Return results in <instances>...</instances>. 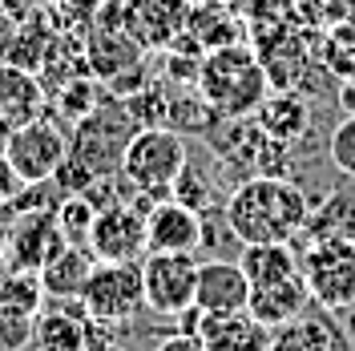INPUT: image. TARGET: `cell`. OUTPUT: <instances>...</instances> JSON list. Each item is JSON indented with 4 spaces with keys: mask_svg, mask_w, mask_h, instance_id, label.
Returning <instances> with one entry per match:
<instances>
[{
    "mask_svg": "<svg viewBox=\"0 0 355 351\" xmlns=\"http://www.w3.org/2000/svg\"><path fill=\"white\" fill-rule=\"evenodd\" d=\"M93 351H121V348H110V343H97Z\"/></svg>",
    "mask_w": 355,
    "mask_h": 351,
    "instance_id": "38",
    "label": "cell"
},
{
    "mask_svg": "<svg viewBox=\"0 0 355 351\" xmlns=\"http://www.w3.org/2000/svg\"><path fill=\"white\" fill-rule=\"evenodd\" d=\"M0 154H4L8 170L17 174L21 186H44V182H53V174L61 170V162L69 157V133L53 117L41 113L37 121H28L17 133H8Z\"/></svg>",
    "mask_w": 355,
    "mask_h": 351,
    "instance_id": "7",
    "label": "cell"
},
{
    "mask_svg": "<svg viewBox=\"0 0 355 351\" xmlns=\"http://www.w3.org/2000/svg\"><path fill=\"white\" fill-rule=\"evenodd\" d=\"M194 4H234V0H194Z\"/></svg>",
    "mask_w": 355,
    "mask_h": 351,
    "instance_id": "37",
    "label": "cell"
},
{
    "mask_svg": "<svg viewBox=\"0 0 355 351\" xmlns=\"http://www.w3.org/2000/svg\"><path fill=\"white\" fill-rule=\"evenodd\" d=\"M194 0H125V28L146 53H166L186 33Z\"/></svg>",
    "mask_w": 355,
    "mask_h": 351,
    "instance_id": "10",
    "label": "cell"
},
{
    "mask_svg": "<svg viewBox=\"0 0 355 351\" xmlns=\"http://www.w3.org/2000/svg\"><path fill=\"white\" fill-rule=\"evenodd\" d=\"M49 105V93L41 85V73L21 65H0V142L21 126L37 121Z\"/></svg>",
    "mask_w": 355,
    "mask_h": 351,
    "instance_id": "13",
    "label": "cell"
},
{
    "mask_svg": "<svg viewBox=\"0 0 355 351\" xmlns=\"http://www.w3.org/2000/svg\"><path fill=\"white\" fill-rule=\"evenodd\" d=\"M0 299L4 303H12V307H24L37 315L44 299V286H41V275L37 271H21V275H8L4 283H0Z\"/></svg>",
    "mask_w": 355,
    "mask_h": 351,
    "instance_id": "32",
    "label": "cell"
},
{
    "mask_svg": "<svg viewBox=\"0 0 355 351\" xmlns=\"http://www.w3.org/2000/svg\"><path fill=\"white\" fill-rule=\"evenodd\" d=\"M250 49L259 53V65H263L270 89H299L311 73V49L303 28H279V33H263V37H250Z\"/></svg>",
    "mask_w": 355,
    "mask_h": 351,
    "instance_id": "11",
    "label": "cell"
},
{
    "mask_svg": "<svg viewBox=\"0 0 355 351\" xmlns=\"http://www.w3.org/2000/svg\"><path fill=\"white\" fill-rule=\"evenodd\" d=\"M190 162V146L186 137L170 126H141L125 146V162H121V178L133 190L146 194H170L174 178L186 170Z\"/></svg>",
    "mask_w": 355,
    "mask_h": 351,
    "instance_id": "4",
    "label": "cell"
},
{
    "mask_svg": "<svg viewBox=\"0 0 355 351\" xmlns=\"http://www.w3.org/2000/svg\"><path fill=\"white\" fill-rule=\"evenodd\" d=\"M254 126L266 137H275L283 146H295L311 130V105L295 89H275V93H266V101L254 110Z\"/></svg>",
    "mask_w": 355,
    "mask_h": 351,
    "instance_id": "18",
    "label": "cell"
},
{
    "mask_svg": "<svg viewBox=\"0 0 355 351\" xmlns=\"http://www.w3.org/2000/svg\"><path fill=\"white\" fill-rule=\"evenodd\" d=\"M61 246H69V239L57 226V210H33L21 219L12 234V263L21 271H41Z\"/></svg>",
    "mask_w": 355,
    "mask_h": 351,
    "instance_id": "17",
    "label": "cell"
},
{
    "mask_svg": "<svg viewBox=\"0 0 355 351\" xmlns=\"http://www.w3.org/2000/svg\"><path fill=\"white\" fill-rule=\"evenodd\" d=\"M146 57H150V53L130 37V28H89L85 61H89V73H93L101 85H110L117 77L141 69Z\"/></svg>",
    "mask_w": 355,
    "mask_h": 351,
    "instance_id": "15",
    "label": "cell"
},
{
    "mask_svg": "<svg viewBox=\"0 0 355 351\" xmlns=\"http://www.w3.org/2000/svg\"><path fill=\"white\" fill-rule=\"evenodd\" d=\"M101 81L93 77V73H81V77H73V81H65V85H57V93H53V105H57V113L65 117V121H81L89 110H97L101 105Z\"/></svg>",
    "mask_w": 355,
    "mask_h": 351,
    "instance_id": "28",
    "label": "cell"
},
{
    "mask_svg": "<svg viewBox=\"0 0 355 351\" xmlns=\"http://www.w3.org/2000/svg\"><path fill=\"white\" fill-rule=\"evenodd\" d=\"M202 246V214L182 206L178 198H162L146 214V255L150 250H178L194 255Z\"/></svg>",
    "mask_w": 355,
    "mask_h": 351,
    "instance_id": "12",
    "label": "cell"
},
{
    "mask_svg": "<svg viewBox=\"0 0 355 351\" xmlns=\"http://www.w3.org/2000/svg\"><path fill=\"white\" fill-rule=\"evenodd\" d=\"M303 21L299 0H246V33L263 37V33H279V28H295Z\"/></svg>",
    "mask_w": 355,
    "mask_h": 351,
    "instance_id": "27",
    "label": "cell"
},
{
    "mask_svg": "<svg viewBox=\"0 0 355 351\" xmlns=\"http://www.w3.org/2000/svg\"><path fill=\"white\" fill-rule=\"evenodd\" d=\"M170 198H178L182 206H190V210L202 214V210L210 206V186H206V178L186 162V170H182V174L174 178V186H170Z\"/></svg>",
    "mask_w": 355,
    "mask_h": 351,
    "instance_id": "34",
    "label": "cell"
},
{
    "mask_svg": "<svg viewBox=\"0 0 355 351\" xmlns=\"http://www.w3.org/2000/svg\"><path fill=\"white\" fill-rule=\"evenodd\" d=\"M154 351H202V339L194 335V331H178V335H170V339H162Z\"/></svg>",
    "mask_w": 355,
    "mask_h": 351,
    "instance_id": "35",
    "label": "cell"
},
{
    "mask_svg": "<svg viewBox=\"0 0 355 351\" xmlns=\"http://www.w3.org/2000/svg\"><path fill=\"white\" fill-rule=\"evenodd\" d=\"M141 130L133 121V113L125 110V101H101L97 110H89L73 133H69V157H77L85 170L110 182L121 174V162H125V146L130 137Z\"/></svg>",
    "mask_w": 355,
    "mask_h": 351,
    "instance_id": "3",
    "label": "cell"
},
{
    "mask_svg": "<svg viewBox=\"0 0 355 351\" xmlns=\"http://www.w3.org/2000/svg\"><path fill=\"white\" fill-rule=\"evenodd\" d=\"M33 348H37V351H85L89 348L85 319H77V315H69V311H49V315H37Z\"/></svg>",
    "mask_w": 355,
    "mask_h": 351,
    "instance_id": "24",
    "label": "cell"
},
{
    "mask_svg": "<svg viewBox=\"0 0 355 351\" xmlns=\"http://www.w3.org/2000/svg\"><path fill=\"white\" fill-rule=\"evenodd\" d=\"M311 202L303 186L283 174H254L230 194L226 226L243 242H291L307 230Z\"/></svg>",
    "mask_w": 355,
    "mask_h": 351,
    "instance_id": "1",
    "label": "cell"
},
{
    "mask_svg": "<svg viewBox=\"0 0 355 351\" xmlns=\"http://www.w3.org/2000/svg\"><path fill=\"white\" fill-rule=\"evenodd\" d=\"M93 266H97V259H93L89 246H81V242L61 246V250L37 271V275H41V286H44V299H81Z\"/></svg>",
    "mask_w": 355,
    "mask_h": 351,
    "instance_id": "19",
    "label": "cell"
},
{
    "mask_svg": "<svg viewBox=\"0 0 355 351\" xmlns=\"http://www.w3.org/2000/svg\"><path fill=\"white\" fill-rule=\"evenodd\" d=\"M335 101H339V110H343V113H355V81H339Z\"/></svg>",
    "mask_w": 355,
    "mask_h": 351,
    "instance_id": "36",
    "label": "cell"
},
{
    "mask_svg": "<svg viewBox=\"0 0 355 351\" xmlns=\"http://www.w3.org/2000/svg\"><path fill=\"white\" fill-rule=\"evenodd\" d=\"M335 335L323 319L295 315L287 323L270 327V351H335Z\"/></svg>",
    "mask_w": 355,
    "mask_h": 351,
    "instance_id": "23",
    "label": "cell"
},
{
    "mask_svg": "<svg viewBox=\"0 0 355 351\" xmlns=\"http://www.w3.org/2000/svg\"><path fill=\"white\" fill-rule=\"evenodd\" d=\"M307 303H311L307 279L295 275V279H283V283H270V286H250L246 315H254L266 327H279V323H287L295 315H303Z\"/></svg>",
    "mask_w": 355,
    "mask_h": 351,
    "instance_id": "20",
    "label": "cell"
},
{
    "mask_svg": "<svg viewBox=\"0 0 355 351\" xmlns=\"http://www.w3.org/2000/svg\"><path fill=\"white\" fill-rule=\"evenodd\" d=\"M121 101H125V110L133 113V121H137V126H166V121H170V110H174L170 89L157 85V81L141 85L137 93L121 97Z\"/></svg>",
    "mask_w": 355,
    "mask_h": 351,
    "instance_id": "29",
    "label": "cell"
},
{
    "mask_svg": "<svg viewBox=\"0 0 355 351\" xmlns=\"http://www.w3.org/2000/svg\"><path fill=\"white\" fill-rule=\"evenodd\" d=\"M206 49H222V44H239L246 33V21L230 12V4H194L190 8V24H186Z\"/></svg>",
    "mask_w": 355,
    "mask_h": 351,
    "instance_id": "22",
    "label": "cell"
},
{
    "mask_svg": "<svg viewBox=\"0 0 355 351\" xmlns=\"http://www.w3.org/2000/svg\"><path fill=\"white\" fill-rule=\"evenodd\" d=\"M250 303V283L239 263L210 259L198 263V286H194V307L202 315H239Z\"/></svg>",
    "mask_w": 355,
    "mask_h": 351,
    "instance_id": "14",
    "label": "cell"
},
{
    "mask_svg": "<svg viewBox=\"0 0 355 351\" xmlns=\"http://www.w3.org/2000/svg\"><path fill=\"white\" fill-rule=\"evenodd\" d=\"M327 154H331L335 170L347 178V182H355V113H347V117H343V121L331 130Z\"/></svg>",
    "mask_w": 355,
    "mask_h": 351,
    "instance_id": "33",
    "label": "cell"
},
{
    "mask_svg": "<svg viewBox=\"0 0 355 351\" xmlns=\"http://www.w3.org/2000/svg\"><path fill=\"white\" fill-rule=\"evenodd\" d=\"M239 266L246 271L250 286H270V283L303 275L299 255L291 250V242H246L243 255H239Z\"/></svg>",
    "mask_w": 355,
    "mask_h": 351,
    "instance_id": "21",
    "label": "cell"
},
{
    "mask_svg": "<svg viewBox=\"0 0 355 351\" xmlns=\"http://www.w3.org/2000/svg\"><path fill=\"white\" fill-rule=\"evenodd\" d=\"M303 279H307L311 303L323 311H347L355 307V242L339 234H319L307 239L303 255Z\"/></svg>",
    "mask_w": 355,
    "mask_h": 351,
    "instance_id": "5",
    "label": "cell"
},
{
    "mask_svg": "<svg viewBox=\"0 0 355 351\" xmlns=\"http://www.w3.org/2000/svg\"><path fill=\"white\" fill-rule=\"evenodd\" d=\"M315 53H319V65L327 69L335 81H355V21L327 24Z\"/></svg>",
    "mask_w": 355,
    "mask_h": 351,
    "instance_id": "26",
    "label": "cell"
},
{
    "mask_svg": "<svg viewBox=\"0 0 355 351\" xmlns=\"http://www.w3.org/2000/svg\"><path fill=\"white\" fill-rule=\"evenodd\" d=\"M307 239H319V234H339V239L355 242V182L347 190H335L319 210H311L307 219Z\"/></svg>",
    "mask_w": 355,
    "mask_h": 351,
    "instance_id": "25",
    "label": "cell"
},
{
    "mask_svg": "<svg viewBox=\"0 0 355 351\" xmlns=\"http://www.w3.org/2000/svg\"><path fill=\"white\" fill-rule=\"evenodd\" d=\"M194 89H198L202 101L218 113V117H226V121H246L266 101L270 81H266L263 65H259V53L246 41H239V44L210 49L202 57Z\"/></svg>",
    "mask_w": 355,
    "mask_h": 351,
    "instance_id": "2",
    "label": "cell"
},
{
    "mask_svg": "<svg viewBox=\"0 0 355 351\" xmlns=\"http://www.w3.org/2000/svg\"><path fill=\"white\" fill-rule=\"evenodd\" d=\"M141 283H146V311L182 319L194 307L198 286V259L178 250H150L141 259Z\"/></svg>",
    "mask_w": 355,
    "mask_h": 351,
    "instance_id": "8",
    "label": "cell"
},
{
    "mask_svg": "<svg viewBox=\"0 0 355 351\" xmlns=\"http://www.w3.org/2000/svg\"><path fill=\"white\" fill-rule=\"evenodd\" d=\"M93 219H97V202L89 194H65V202L57 206V226H61V234L69 242H81L85 246Z\"/></svg>",
    "mask_w": 355,
    "mask_h": 351,
    "instance_id": "30",
    "label": "cell"
},
{
    "mask_svg": "<svg viewBox=\"0 0 355 351\" xmlns=\"http://www.w3.org/2000/svg\"><path fill=\"white\" fill-rule=\"evenodd\" d=\"M85 319L93 323H130L133 315L146 311V283H141V259L137 263H97L81 291Z\"/></svg>",
    "mask_w": 355,
    "mask_h": 351,
    "instance_id": "6",
    "label": "cell"
},
{
    "mask_svg": "<svg viewBox=\"0 0 355 351\" xmlns=\"http://www.w3.org/2000/svg\"><path fill=\"white\" fill-rule=\"evenodd\" d=\"M33 327H37L33 311L12 307L0 299V351H24L33 343Z\"/></svg>",
    "mask_w": 355,
    "mask_h": 351,
    "instance_id": "31",
    "label": "cell"
},
{
    "mask_svg": "<svg viewBox=\"0 0 355 351\" xmlns=\"http://www.w3.org/2000/svg\"><path fill=\"white\" fill-rule=\"evenodd\" d=\"M194 335L202 339V351H270V327L254 315H202Z\"/></svg>",
    "mask_w": 355,
    "mask_h": 351,
    "instance_id": "16",
    "label": "cell"
},
{
    "mask_svg": "<svg viewBox=\"0 0 355 351\" xmlns=\"http://www.w3.org/2000/svg\"><path fill=\"white\" fill-rule=\"evenodd\" d=\"M85 246L97 263H137L146 259V210L137 202H105L89 226Z\"/></svg>",
    "mask_w": 355,
    "mask_h": 351,
    "instance_id": "9",
    "label": "cell"
}]
</instances>
